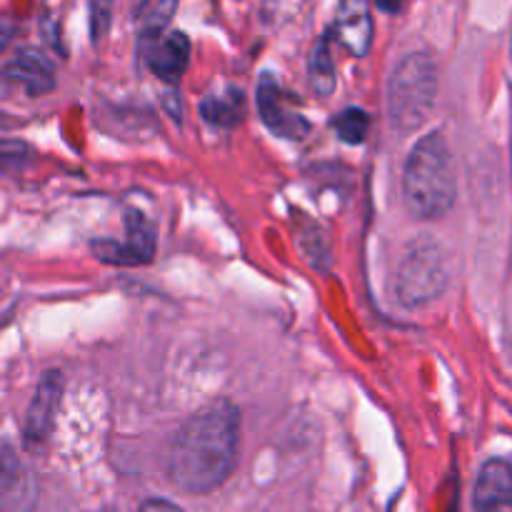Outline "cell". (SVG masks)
Instances as JSON below:
<instances>
[{
  "instance_id": "obj_6",
  "label": "cell",
  "mask_w": 512,
  "mask_h": 512,
  "mask_svg": "<svg viewBox=\"0 0 512 512\" xmlns=\"http://www.w3.org/2000/svg\"><path fill=\"white\" fill-rule=\"evenodd\" d=\"M255 98H258L260 118L275 135L285 140H303L310 133V123L305 120V115L290 105V98L270 73L260 78Z\"/></svg>"
},
{
  "instance_id": "obj_15",
  "label": "cell",
  "mask_w": 512,
  "mask_h": 512,
  "mask_svg": "<svg viewBox=\"0 0 512 512\" xmlns=\"http://www.w3.org/2000/svg\"><path fill=\"white\" fill-rule=\"evenodd\" d=\"M330 125L335 128L338 138L348 145H360L365 138H368L370 130V115L365 113L363 108H345L330 120Z\"/></svg>"
},
{
  "instance_id": "obj_8",
  "label": "cell",
  "mask_w": 512,
  "mask_h": 512,
  "mask_svg": "<svg viewBox=\"0 0 512 512\" xmlns=\"http://www.w3.org/2000/svg\"><path fill=\"white\" fill-rule=\"evenodd\" d=\"M33 505V473L10 445L0 443V512H28Z\"/></svg>"
},
{
  "instance_id": "obj_17",
  "label": "cell",
  "mask_w": 512,
  "mask_h": 512,
  "mask_svg": "<svg viewBox=\"0 0 512 512\" xmlns=\"http://www.w3.org/2000/svg\"><path fill=\"white\" fill-rule=\"evenodd\" d=\"M90 33H93V40H100L105 35L110 25V5L105 3H93L90 5Z\"/></svg>"
},
{
  "instance_id": "obj_18",
  "label": "cell",
  "mask_w": 512,
  "mask_h": 512,
  "mask_svg": "<svg viewBox=\"0 0 512 512\" xmlns=\"http://www.w3.org/2000/svg\"><path fill=\"white\" fill-rule=\"evenodd\" d=\"M15 33H18V23H15L13 18H3V15H0V55L5 53V48H8L10 40L15 38Z\"/></svg>"
},
{
  "instance_id": "obj_19",
  "label": "cell",
  "mask_w": 512,
  "mask_h": 512,
  "mask_svg": "<svg viewBox=\"0 0 512 512\" xmlns=\"http://www.w3.org/2000/svg\"><path fill=\"white\" fill-rule=\"evenodd\" d=\"M138 512H185V510L178 508L175 503H170V500L153 498V500H145V503L140 505Z\"/></svg>"
},
{
  "instance_id": "obj_13",
  "label": "cell",
  "mask_w": 512,
  "mask_h": 512,
  "mask_svg": "<svg viewBox=\"0 0 512 512\" xmlns=\"http://www.w3.org/2000/svg\"><path fill=\"white\" fill-rule=\"evenodd\" d=\"M245 100L240 90H225V93H213L205 95L203 103H200V115L208 120L210 125H218V128H230V125L238 123L243 118Z\"/></svg>"
},
{
  "instance_id": "obj_2",
  "label": "cell",
  "mask_w": 512,
  "mask_h": 512,
  "mask_svg": "<svg viewBox=\"0 0 512 512\" xmlns=\"http://www.w3.org/2000/svg\"><path fill=\"white\" fill-rule=\"evenodd\" d=\"M455 173L450 148L440 130L423 135L410 150L403 170V200L420 220H440L453 210Z\"/></svg>"
},
{
  "instance_id": "obj_4",
  "label": "cell",
  "mask_w": 512,
  "mask_h": 512,
  "mask_svg": "<svg viewBox=\"0 0 512 512\" xmlns=\"http://www.w3.org/2000/svg\"><path fill=\"white\" fill-rule=\"evenodd\" d=\"M448 253L435 238H418L395 270V298L403 308H423L448 290Z\"/></svg>"
},
{
  "instance_id": "obj_16",
  "label": "cell",
  "mask_w": 512,
  "mask_h": 512,
  "mask_svg": "<svg viewBox=\"0 0 512 512\" xmlns=\"http://www.w3.org/2000/svg\"><path fill=\"white\" fill-rule=\"evenodd\" d=\"M30 150L23 140H0V173H10V170L20 168L28 160Z\"/></svg>"
},
{
  "instance_id": "obj_1",
  "label": "cell",
  "mask_w": 512,
  "mask_h": 512,
  "mask_svg": "<svg viewBox=\"0 0 512 512\" xmlns=\"http://www.w3.org/2000/svg\"><path fill=\"white\" fill-rule=\"evenodd\" d=\"M238 453L240 410L230 400H215L180 425L165 453V470L183 493L208 495L233 475Z\"/></svg>"
},
{
  "instance_id": "obj_11",
  "label": "cell",
  "mask_w": 512,
  "mask_h": 512,
  "mask_svg": "<svg viewBox=\"0 0 512 512\" xmlns=\"http://www.w3.org/2000/svg\"><path fill=\"white\" fill-rule=\"evenodd\" d=\"M0 80L20 85L25 90V95H30V98H38V95L50 93L55 88L53 65L48 63V58L43 53H38L33 48L18 50L13 55V60H8L3 73H0Z\"/></svg>"
},
{
  "instance_id": "obj_9",
  "label": "cell",
  "mask_w": 512,
  "mask_h": 512,
  "mask_svg": "<svg viewBox=\"0 0 512 512\" xmlns=\"http://www.w3.org/2000/svg\"><path fill=\"white\" fill-rule=\"evenodd\" d=\"M145 60L153 75H158L165 83H175L180 75L185 73L190 60V40L188 35L180 30H168V33H158L153 38H143Z\"/></svg>"
},
{
  "instance_id": "obj_3",
  "label": "cell",
  "mask_w": 512,
  "mask_h": 512,
  "mask_svg": "<svg viewBox=\"0 0 512 512\" xmlns=\"http://www.w3.org/2000/svg\"><path fill=\"white\" fill-rule=\"evenodd\" d=\"M438 98V63L425 50L408 53L388 83V115L398 133L408 135L428 123Z\"/></svg>"
},
{
  "instance_id": "obj_5",
  "label": "cell",
  "mask_w": 512,
  "mask_h": 512,
  "mask_svg": "<svg viewBox=\"0 0 512 512\" xmlns=\"http://www.w3.org/2000/svg\"><path fill=\"white\" fill-rule=\"evenodd\" d=\"M90 248L103 263L145 265L155 258V228L143 210L128 208L125 210V243L95 240Z\"/></svg>"
},
{
  "instance_id": "obj_10",
  "label": "cell",
  "mask_w": 512,
  "mask_h": 512,
  "mask_svg": "<svg viewBox=\"0 0 512 512\" xmlns=\"http://www.w3.org/2000/svg\"><path fill=\"white\" fill-rule=\"evenodd\" d=\"M475 512H512V470L503 458H493L480 468L473 490Z\"/></svg>"
},
{
  "instance_id": "obj_14",
  "label": "cell",
  "mask_w": 512,
  "mask_h": 512,
  "mask_svg": "<svg viewBox=\"0 0 512 512\" xmlns=\"http://www.w3.org/2000/svg\"><path fill=\"white\" fill-rule=\"evenodd\" d=\"M308 78H310V85H313V90L320 95V98H328V95H333L335 63H333V55H330L328 35H323V38L315 43V48L310 50Z\"/></svg>"
},
{
  "instance_id": "obj_7",
  "label": "cell",
  "mask_w": 512,
  "mask_h": 512,
  "mask_svg": "<svg viewBox=\"0 0 512 512\" xmlns=\"http://www.w3.org/2000/svg\"><path fill=\"white\" fill-rule=\"evenodd\" d=\"M63 385L65 378L60 370H48V373H43V378L38 380V388H35L33 400H30L23 425L25 440H28L30 445L45 443V438H48L50 430H53L55 415H58L60 400H63Z\"/></svg>"
},
{
  "instance_id": "obj_12",
  "label": "cell",
  "mask_w": 512,
  "mask_h": 512,
  "mask_svg": "<svg viewBox=\"0 0 512 512\" xmlns=\"http://www.w3.org/2000/svg\"><path fill=\"white\" fill-rule=\"evenodd\" d=\"M373 15L365 3H343L335 13V28L333 35L350 55L363 58L370 53L373 45Z\"/></svg>"
}]
</instances>
